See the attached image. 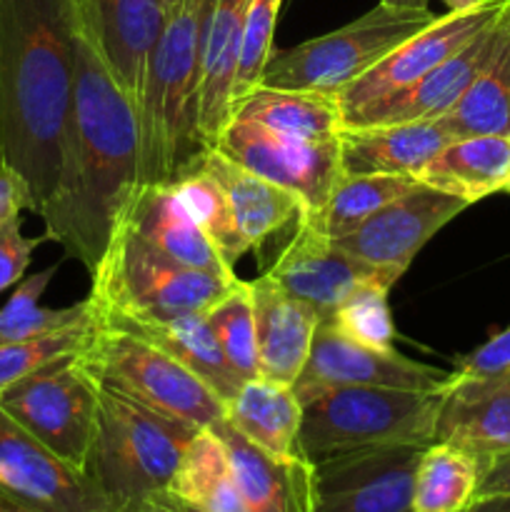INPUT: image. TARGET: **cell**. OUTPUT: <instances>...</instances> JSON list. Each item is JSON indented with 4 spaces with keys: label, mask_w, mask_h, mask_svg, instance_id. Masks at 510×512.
Returning a JSON list of instances; mask_svg holds the SVG:
<instances>
[{
    "label": "cell",
    "mask_w": 510,
    "mask_h": 512,
    "mask_svg": "<svg viewBox=\"0 0 510 512\" xmlns=\"http://www.w3.org/2000/svg\"><path fill=\"white\" fill-rule=\"evenodd\" d=\"M140 185L138 108L78 35L58 183L40 213L45 240L93 273Z\"/></svg>",
    "instance_id": "obj_1"
},
{
    "label": "cell",
    "mask_w": 510,
    "mask_h": 512,
    "mask_svg": "<svg viewBox=\"0 0 510 512\" xmlns=\"http://www.w3.org/2000/svg\"><path fill=\"white\" fill-rule=\"evenodd\" d=\"M78 35L75 0H0V165L35 215L58 183Z\"/></svg>",
    "instance_id": "obj_2"
},
{
    "label": "cell",
    "mask_w": 510,
    "mask_h": 512,
    "mask_svg": "<svg viewBox=\"0 0 510 512\" xmlns=\"http://www.w3.org/2000/svg\"><path fill=\"white\" fill-rule=\"evenodd\" d=\"M215 0H180L145 65L138 98L140 183L170 185L200 168L208 145L198 130L200 50Z\"/></svg>",
    "instance_id": "obj_3"
},
{
    "label": "cell",
    "mask_w": 510,
    "mask_h": 512,
    "mask_svg": "<svg viewBox=\"0 0 510 512\" xmlns=\"http://www.w3.org/2000/svg\"><path fill=\"white\" fill-rule=\"evenodd\" d=\"M443 393L360 385L315 390L300 400V450L315 465L363 450L430 445Z\"/></svg>",
    "instance_id": "obj_4"
},
{
    "label": "cell",
    "mask_w": 510,
    "mask_h": 512,
    "mask_svg": "<svg viewBox=\"0 0 510 512\" xmlns=\"http://www.w3.org/2000/svg\"><path fill=\"white\" fill-rule=\"evenodd\" d=\"M98 413L88 470L100 493L118 510L168 490L185 448L200 428L160 415L128 395L95 383Z\"/></svg>",
    "instance_id": "obj_5"
},
{
    "label": "cell",
    "mask_w": 510,
    "mask_h": 512,
    "mask_svg": "<svg viewBox=\"0 0 510 512\" xmlns=\"http://www.w3.org/2000/svg\"><path fill=\"white\" fill-rule=\"evenodd\" d=\"M238 280L188 268L118 223L103 258L90 273L88 303L95 315L125 318L208 313Z\"/></svg>",
    "instance_id": "obj_6"
},
{
    "label": "cell",
    "mask_w": 510,
    "mask_h": 512,
    "mask_svg": "<svg viewBox=\"0 0 510 512\" xmlns=\"http://www.w3.org/2000/svg\"><path fill=\"white\" fill-rule=\"evenodd\" d=\"M75 360L95 383L193 428H213L228 415V405L208 383L140 335L93 320V333Z\"/></svg>",
    "instance_id": "obj_7"
},
{
    "label": "cell",
    "mask_w": 510,
    "mask_h": 512,
    "mask_svg": "<svg viewBox=\"0 0 510 512\" xmlns=\"http://www.w3.org/2000/svg\"><path fill=\"white\" fill-rule=\"evenodd\" d=\"M435 18L438 15L428 8H395L378 3L343 28L293 48H275L260 85L338 95Z\"/></svg>",
    "instance_id": "obj_8"
},
{
    "label": "cell",
    "mask_w": 510,
    "mask_h": 512,
    "mask_svg": "<svg viewBox=\"0 0 510 512\" xmlns=\"http://www.w3.org/2000/svg\"><path fill=\"white\" fill-rule=\"evenodd\" d=\"M0 408L60 460L83 473L88 470L98 388L75 355L55 360L10 385L0 393Z\"/></svg>",
    "instance_id": "obj_9"
},
{
    "label": "cell",
    "mask_w": 510,
    "mask_h": 512,
    "mask_svg": "<svg viewBox=\"0 0 510 512\" xmlns=\"http://www.w3.org/2000/svg\"><path fill=\"white\" fill-rule=\"evenodd\" d=\"M213 148L250 173L298 195L308 205V215L323 208L335 183L343 178L338 135L328 140L290 138L233 115Z\"/></svg>",
    "instance_id": "obj_10"
},
{
    "label": "cell",
    "mask_w": 510,
    "mask_h": 512,
    "mask_svg": "<svg viewBox=\"0 0 510 512\" xmlns=\"http://www.w3.org/2000/svg\"><path fill=\"white\" fill-rule=\"evenodd\" d=\"M508 5L510 0H483L473 8L448 10L445 15H438L433 23L403 40L375 68H370L368 73L360 75L355 83H350L348 88L335 95L340 115L345 118V115L355 113V110L365 108L375 100H383L413 85L415 80L438 68L450 55L458 53L463 45H468L480 30L495 23Z\"/></svg>",
    "instance_id": "obj_11"
},
{
    "label": "cell",
    "mask_w": 510,
    "mask_h": 512,
    "mask_svg": "<svg viewBox=\"0 0 510 512\" xmlns=\"http://www.w3.org/2000/svg\"><path fill=\"white\" fill-rule=\"evenodd\" d=\"M465 208V200L420 183L415 190L378 210L358 230L335 240V245L378 270L380 278L393 288L415 255Z\"/></svg>",
    "instance_id": "obj_12"
},
{
    "label": "cell",
    "mask_w": 510,
    "mask_h": 512,
    "mask_svg": "<svg viewBox=\"0 0 510 512\" xmlns=\"http://www.w3.org/2000/svg\"><path fill=\"white\" fill-rule=\"evenodd\" d=\"M450 373L418 363L398 350H375L345 338L328 320H320L315 330L313 348L300 378L293 383L298 400L323 388H400V390H445Z\"/></svg>",
    "instance_id": "obj_13"
},
{
    "label": "cell",
    "mask_w": 510,
    "mask_h": 512,
    "mask_svg": "<svg viewBox=\"0 0 510 512\" xmlns=\"http://www.w3.org/2000/svg\"><path fill=\"white\" fill-rule=\"evenodd\" d=\"M425 448L393 445L315 463L313 512H408Z\"/></svg>",
    "instance_id": "obj_14"
},
{
    "label": "cell",
    "mask_w": 510,
    "mask_h": 512,
    "mask_svg": "<svg viewBox=\"0 0 510 512\" xmlns=\"http://www.w3.org/2000/svg\"><path fill=\"white\" fill-rule=\"evenodd\" d=\"M0 488L40 512H113L88 473L60 460L0 408Z\"/></svg>",
    "instance_id": "obj_15"
},
{
    "label": "cell",
    "mask_w": 510,
    "mask_h": 512,
    "mask_svg": "<svg viewBox=\"0 0 510 512\" xmlns=\"http://www.w3.org/2000/svg\"><path fill=\"white\" fill-rule=\"evenodd\" d=\"M75 13L80 35L138 105L150 50L168 18L163 5L158 0H75Z\"/></svg>",
    "instance_id": "obj_16"
},
{
    "label": "cell",
    "mask_w": 510,
    "mask_h": 512,
    "mask_svg": "<svg viewBox=\"0 0 510 512\" xmlns=\"http://www.w3.org/2000/svg\"><path fill=\"white\" fill-rule=\"evenodd\" d=\"M268 275L285 293L310 305L320 320L330 318L358 285L378 283L390 290L378 270L355 260L308 223L295 225L293 238L273 260Z\"/></svg>",
    "instance_id": "obj_17"
},
{
    "label": "cell",
    "mask_w": 510,
    "mask_h": 512,
    "mask_svg": "<svg viewBox=\"0 0 510 512\" xmlns=\"http://www.w3.org/2000/svg\"><path fill=\"white\" fill-rule=\"evenodd\" d=\"M508 10V8H505ZM505 15V13H503ZM503 15L488 28L480 30L468 45L450 55L448 60L415 80L408 88L388 95L383 100L365 105L355 113L345 115L343 128H358V125H390V123H413V120H435L448 113L465 90L470 88L490 55L495 53L503 30Z\"/></svg>",
    "instance_id": "obj_18"
},
{
    "label": "cell",
    "mask_w": 510,
    "mask_h": 512,
    "mask_svg": "<svg viewBox=\"0 0 510 512\" xmlns=\"http://www.w3.org/2000/svg\"><path fill=\"white\" fill-rule=\"evenodd\" d=\"M435 443H450L488 463L510 450V370L488 378H455L443 393Z\"/></svg>",
    "instance_id": "obj_19"
},
{
    "label": "cell",
    "mask_w": 510,
    "mask_h": 512,
    "mask_svg": "<svg viewBox=\"0 0 510 512\" xmlns=\"http://www.w3.org/2000/svg\"><path fill=\"white\" fill-rule=\"evenodd\" d=\"M250 293L258 335L260 378L293 388L308 363L320 315L303 300L285 293L268 273L250 280Z\"/></svg>",
    "instance_id": "obj_20"
},
{
    "label": "cell",
    "mask_w": 510,
    "mask_h": 512,
    "mask_svg": "<svg viewBox=\"0 0 510 512\" xmlns=\"http://www.w3.org/2000/svg\"><path fill=\"white\" fill-rule=\"evenodd\" d=\"M213 430L228 450L245 512H313L315 465L308 458H273L228 420L215 423Z\"/></svg>",
    "instance_id": "obj_21"
},
{
    "label": "cell",
    "mask_w": 510,
    "mask_h": 512,
    "mask_svg": "<svg viewBox=\"0 0 510 512\" xmlns=\"http://www.w3.org/2000/svg\"><path fill=\"white\" fill-rule=\"evenodd\" d=\"M450 140L455 138L443 118L343 128L338 133L340 168L345 175L415 178Z\"/></svg>",
    "instance_id": "obj_22"
},
{
    "label": "cell",
    "mask_w": 510,
    "mask_h": 512,
    "mask_svg": "<svg viewBox=\"0 0 510 512\" xmlns=\"http://www.w3.org/2000/svg\"><path fill=\"white\" fill-rule=\"evenodd\" d=\"M120 223L128 225L158 253L188 268L205 270L220 278H235L233 265L225 263L218 248L205 238L170 185H140Z\"/></svg>",
    "instance_id": "obj_23"
},
{
    "label": "cell",
    "mask_w": 510,
    "mask_h": 512,
    "mask_svg": "<svg viewBox=\"0 0 510 512\" xmlns=\"http://www.w3.org/2000/svg\"><path fill=\"white\" fill-rule=\"evenodd\" d=\"M250 0H215L200 50L198 130L208 148L233 118V83L240 63L243 25Z\"/></svg>",
    "instance_id": "obj_24"
},
{
    "label": "cell",
    "mask_w": 510,
    "mask_h": 512,
    "mask_svg": "<svg viewBox=\"0 0 510 512\" xmlns=\"http://www.w3.org/2000/svg\"><path fill=\"white\" fill-rule=\"evenodd\" d=\"M93 320L105 328L123 330V333L140 335L153 345L173 355L190 373L198 375L203 383L218 393L225 405L235 398L243 380L238 378L230 363L225 360L213 330H210L205 313H185L175 318H125V315H95Z\"/></svg>",
    "instance_id": "obj_25"
},
{
    "label": "cell",
    "mask_w": 510,
    "mask_h": 512,
    "mask_svg": "<svg viewBox=\"0 0 510 512\" xmlns=\"http://www.w3.org/2000/svg\"><path fill=\"white\" fill-rule=\"evenodd\" d=\"M200 165L223 185L235 223H238L240 238L248 250H260L265 240H270L288 225H298L308 215V205L298 195L250 173L215 148L205 153Z\"/></svg>",
    "instance_id": "obj_26"
},
{
    "label": "cell",
    "mask_w": 510,
    "mask_h": 512,
    "mask_svg": "<svg viewBox=\"0 0 510 512\" xmlns=\"http://www.w3.org/2000/svg\"><path fill=\"white\" fill-rule=\"evenodd\" d=\"M510 178V135L455 138L423 165L415 180L468 205L505 190Z\"/></svg>",
    "instance_id": "obj_27"
},
{
    "label": "cell",
    "mask_w": 510,
    "mask_h": 512,
    "mask_svg": "<svg viewBox=\"0 0 510 512\" xmlns=\"http://www.w3.org/2000/svg\"><path fill=\"white\" fill-rule=\"evenodd\" d=\"M230 425L280 460L305 458L300 450V425H303V403L290 385L273 383L265 378H253L240 385L235 398L228 403Z\"/></svg>",
    "instance_id": "obj_28"
},
{
    "label": "cell",
    "mask_w": 510,
    "mask_h": 512,
    "mask_svg": "<svg viewBox=\"0 0 510 512\" xmlns=\"http://www.w3.org/2000/svg\"><path fill=\"white\" fill-rule=\"evenodd\" d=\"M233 115L263 125L273 133L303 140H328L343 130V115L335 95L313 90L255 85L235 103Z\"/></svg>",
    "instance_id": "obj_29"
},
{
    "label": "cell",
    "mask_w": 510,
    "mask_h": 512,
    "mask_svg": "<svg viewBox=\"0 0 510 512\" xmlns=\"http://www.w3.org/2000/svg\"><path fill=\"white\" fill-rule=\"evenodd\" d=\"M168 493L208 512H245L228 450L213 428H200L185 448Z\"/></svg>",
    "instance_id": "obj_30"
},
{
    "label": "cell",
    "mask_w": 510,
    "mask_h": 512,
    "mask_svg": "<svg viewBox=\"0 0 510 512\" xmlns=\"http://www.w3.org/2000/svg\"><path fill=\"white\" fill-rule=\"evenodd\" d=\"M453 138L465 135H510V5L495 53L470 83L463 98L440 115Z\"/></svg>",
    "instance_id": "obj_31"
},
{
    "label": "cell",
    "mask_w": 510,
    "mask_h": 512,
    "mask_svg": "<svg viewBox=\"0 0 510 512\" xmlns=\"http://www.w3.org/2000/svg\"><path fill=\"white\" fill-rule=\"evenodd\" d=\"M485 460L450 443H430L413 475V512H463L478 495Z\"/></svg>",
    "instance_id": "obj_32"
},
{
    "label": "cell",
    "mask_w": 510,
    "mask_h": 512,
    "mask_svg": "<svg viewBox=\"0 0 510 512\" xmlns=\"http://www.w3.org/2000/svg\"><path fill=\"white\" fill-rule=\"evenodd\" d=\"M410 175H345L335 183L333 193L320 210L300 223H308L325 238L340 240L358 230L378 210L418 188Z\"/></svg>",
    "instance_id": "obj_33"
},
{
    "label": "cell",
    "mask_w": 510,
    "mask_h": 512,
    "mask_svg": "<svg viewBox=\"0 0 510 512\" xmlns=\"http://www.w3.org/2000/svg\"><path fill=\"white\" fill-rule=\"evenodd\" d=\"M55 270L58 268L50 265V268L20 280L8 303L0 308V345L45 338V335L60 333V330H68L90 320L93 313H90L88 298L68 305V308H43L40 305V298L48 290Z\"/></svg>",
    "instance_id": "obj_34"
},
{
    "label": "cell",
    "mask_w": 510,
    "mask_h": 512,
    "mask_svg": "<svg viewBox=\"0 0 510 512\" xmlns=\"http://www.w3.org/2000/svg\"><path fill=\"white\" fill-rule=\"evenodd\" d=\"M170 188L178 195V200L188 210L190 218L203 230L205 238L218 248L225 263L235 268V263L248 253V248H245L243 238H240L233 208H230V200L225 195L223 185L218 183V178L210 175L200 165L193 173L170 183Z\"/></svg>",
    "instance_id": "obj_35"
},
{
    "label": "cell",
    "mask_w": 510,
    "mask_h": 512,
    "mask_svg": "<svg viewBox=\"0 0 510 512\" xmlns=\"http://www.w3.org/2000/svg\"><path fill=\"white\" fill-rule=\"evenodd\" d=\"M210 330L223 350L230 368L243 383L260 378L258 368V335H255V310L250 280H238L228 295L218 300L205 313Z\"/></svg>",
    "instance_id": "obj_36"
},
{
    "label": "cell",
    "mask_w": 510,
    "mask_h": 512,
    "mask_svg": "<svg viewBox=\"0 0 510 512\" xmlns=\"http://www.w3.org/2000/svg\"><path fill=\"white\" fill-rule=\"evenodd\" d=\"M388 288L363 283L335 308L328 320L338 333L375 350H393L395 325L388 305Z\"/></svg>",
    "instance_id": "obj_37"
},
{
    "label": "cell",
    "mask_w": 510,
    "mask_h": 512,
    "mask_svg": "<svg viewBox=\"0 0 510 512\" xmlns=\"http://www.w3.org/2000/svg\"><path fill=\"white\" fill-rule=\"evenodd\" d=\"M90 333H93V315L85 323L60 330V333L45 335V338L0 345V393L8 390L13 383H18V380L28 378L35 370L55 363V360L78 355L83 345L88 343Z\"/></svg>",
    "instance_id": "obj_38"
},
{
    "label": "cell",
    "mask_w": 510,
    "mask_h": 512,
    "mask_svg": "<svg viewBox=\"0 0 510 512\" xmlns=\"http://www.w3.org/2000/svg\"><path fill=\"white\" fill-rule=\"evenodd\" d=\"M280 3L283 0H250L248 13L243 25V45H240V63L233 83V108L238 100H243L255 85H260L273 55V33L278 23Z\"/></svg>",
    "instance_id": "obj_39"
},
{
    "label": "cell",
    "mask_w": 510,
    "mask_h": 512,
    "mask_svg": "<svg viewBox=\"0 0 510 512\" xmlns=\"http://www.w3.org/2000/svg\"><path fill=\"white\" fill-rule=\"evenodd\" d=\"M43 238L23 235L20 215L0 223V293L18 285Z\"/></svg>",
    "instance_id": "obj_40"
},
{
    "label": "cell",
    "mask_w": 510,
    "mask_h": 512,
    "mask_svg": "<svg viewBox=\"0 0 510 512\" xmlns=\"http://www.w3.org/2000/svg\"><path fill=\"white\" fill-rule=\"evenodd\" d=\"M510 370V325L470 350L468 355L455 360V378H488Z\"/></svg>",
    "instance_id": "obj_41"
},
{
    "label": "cell",
    "mask_w": 510,
    "mask_h": 512,
    "mask_svg": "<svg viewBox=\"0 0 510 512\" xmlns=\"http://www.w3.org/2000/svg\"><path fill=\"white\" fill-rule=\"evenodd\" d=\"M30 210V195L23 180L10 168L0 165V223Z\"/></svg>",
    "instance_id": "obj_42"
},
{
    "label": "cell",
    "mask_w": 510,
    "mask_h": 512,
    "mask_svg": "<svg viewBox=\"0 0 510 512\" xmlns=\"http://www.w3.org/2000/svg\"><path fill=\"white\" fill-rule=\"evenodd\" d=\"M485 495H510V450L485 463L475 498H485Z\"/></svg>",
    "instance_id": "obj_43"
},
{
    "label": "cell",
    "mask_w": 510,
    "mask_h": 512,
    "mask_svg": "<svg viewBox=\"0 0 510 512\" xmlns=\"http://www.w3.org/2000/svg\"><path fill=\"white\" fill-rule=\"evenodd\" d=\"M463 512H510V495H485V498H475Z\"/></svg>",
    "instance_id": "obj_44"
},
{
    "label": "cell",
    "mask_w": 510,
    "mask_h": 512,
    "mask_svg": "<svg viewBox=\"0 0 510 512\" xmlns=\"http://www.w3.org/2000/svg\"><path fill=\"white\" fill-rule=\"evenodd\" d=\"M150 500H155V503H158L165 512H208V510H203V508H195V505L185 503V500L175 498V495H170L168 490H163V493L153 495V498H150Z\"/></svg>",
    "instance_id": "obj_45"
},
{
    "label": "cell",
    "mask_w": 510,
    "mask_h": 512,
    "mask_svg": "<svg viewBox=\"0 0 510 512\" xmlns=\"http://www.w3.org/2000/svg\"><path fill=\"white\" fill-rule=\"evenodd\" d=\"M0 512H40L33 505L23 503L20 498H15L13 493H8L5 488H0Z\"/></svg>",
    "instance_id": "obj_46"
},
{
    "label": "cell",
    "mask_w": 510,
    "mask_h": 512,
    "mask_svg": "<svg viewBox=\"0 0 510 512\" xmlns=\"http://www.w3.org/2000/svg\"><path fill=\"white\" fill-rule=\"evenodd\" d=\"M113 512H165L163 508H160L155 500H135V503H128L123 505V508L113 510Z\"/></svg>",
    "instance_id": "obj_47"
},
{
    "label": "cell",
    "mask_w": 510,
    "mask_h": 512,
    "mask_svg": "<svg viewBox=\"0 0 510 512\" xmlns=\"http://www.w3.org/2000/svg\"><path fill=\"white\" fill-rule=\"evenodd\" d=\"M385 5H395V8H428V0H380Z\"/></svg>",
    "instance_id": "obj_48"
},
{
    "label": "cell",
    "mask_w": 510,
    "mask_h": 512,
    "mask_svg": "<svg viewBox=\"0 0 510 512\" xmlns=\"http://www.w3.org/2000/svg\"><path fill=\"white\" fill-rule=\"evenodd\" d=\"M448 5V10H465V8H473V5L483 3V0H443Z\"/></svg>",
    "instance_id": "obj_49"
},
{
    "label": "cell",
    "mask_w": 510,
    "mask_h": 512,
    "mask_svg": "<svg viewBox=\"0 0 510 512\" xmlns=\"http://www.w3.org/2000/svg\"><path fill=\"white\" fill-rule=\"evenodd\" d=\"M158 3H160V5H163V10H165V13H170V10H173V8H175V5H178V3H180V0H158Z\"/></svg>",
    "instance_id": "obj_50"
},
{
    "label": "cell",
    "mask_w": 510,
    "mask_h": 512,
    "mask_svg": "<svg viewBox=\"0 0 510 512\" xmlns=\"http://www.w3.org/2000/svg\"><path fill=\"white\" fill-rule=\"evenodd\" d=\"M505 193H510V178H508V183H505Z\"/></svg>",
    "instance_id": "obj_51"
},
{
    "label": "cell",
    "mask_w": 510,
    "mask_h": 512,
    "mask_svg": "<svg viewBox=\"0 0 510 512\" xmlns=\"http://www.w3.org/2000/svg\"><path fill=\"white\" fill-rule=\"evenodd\" d=\"M408 512H413V510H408Z\"/></svg>",
    "instance_id": "obj_52"
}]
</instances>
